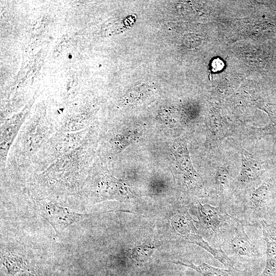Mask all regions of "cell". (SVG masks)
I'll list each match as a JSON object with an SVG mask.
<instances>
[{"label": "cell", "instance_id": "cell-10", "mask_svg": "<svg viewBox=\"0 0 276 276\" xmlns=\"http://www.w3.org/2000/svg\"><path fill=\"white\" fill-rule=\"evenodd\" d=\"M174 263L192 268L203 276H239L237 272L232 270L233 269L231 270L220 269L203 262L199 265L186 263L179 261Z\"/></svg>", "mask_w": 276, "mask_h": 276}, {"label": "cell", "instance_id": "cell-6", "mask_svg": "<svg viewBox=\"0 0 276 276\" xmlns=\"http://www.w3.org/2000/svg\"><path fill=\"white\" fill-rule=\"evenodd\" d=\"M269 191L268 185L264 182L251 193L246 211L243 213L246 220L254 221L261 217L264 213Z\"/></svg>", "mask_w": 276, "mask_h": 276}, {"label": "cell", "instance_id": "cell-11", "mask_svg": "<svg viewBox=\"0 0 276 276\" xmlns=\"http://www.w3.org/2000/svg\"><path fill=\"white\" fill-rule=\"evenodd\" d=\"M155 249V244L149 242L132 248L129 250V254L133 259L143 262L147 260Z\"/></svg>", "mask_w": 276, "mask_h": 276}, {"label": "cell", "instance_id": "cell-8", "mask_svg": "<svg viewBox=\"0 0 276 276\" xmlns=\"http://www.w3.org/2000/svg\"><path fill=\"white\" fill-rule=\"evenodd\" d=\"M177 161L186 177L188 184L198 186L200 179L192 167L188 151L186 147H180L176 152Z\"/></svg>", "mask_w": 276, "mask_h": 276}, {"label": "cell", "instance_id": "cell-13", "mask_svg": "<svg viewBox=\"0 0 276 276\" xmlns=\"http://www.w3.org/2000/svg\"><path fill=\"white\" fill-rule=\"evenodd\" d=\"M15 276H39V274L32 268H27L20 272Z\"/></svg>", "mask_w": 276, "mask_h": 276}, {"label": "cell", "instance_id": "cell-12", "mask_svg": "<svg viewBox=\"0 0 276 276\" xmlns=\"http://www.w3.org/2000/svg\"><path fill=\"white\" fill-rule=\"evenodd\" d=\"M228 173L225 170H219L216 177V183L219 190L224 189L228 182Z\"/></svg>", "mask_w": 276, "mask_h": 276}, {"label": "cell", "instance_id": "cell-1", "mask_svg": "<svg viewBox=\"0 0 276 276\" xmlns=\"http://www.w3.org/2000/svg\"><path fill=\"white\" fill-rule=\"evenodd\" d=\"M171 224L178 236L203 248L225 266L234 268L233 261L222 250L211 246L204 240L188 214L180 213L175 215L171 219Z\"/></svg>", "mask_w": 276, "mask_h": 276}, {"label": "cell", "instance_id": "cell-3", "mask_svg": "<svg viewBox=\"0 0 276 276\" xmlns=\"http://www.w3.org/2000/svg\"><path fill=\"white\" fill-rule=\"evenodd\" d=\"M36 210L39 215L50 224L57 235L70 225L90 216L89 214L76 212L52 202L37 204Z\"/></svg>", "mask_w": 276, "mask_h": 276}, {"label": "cell", "instance_id": "cell-5", "mask_svg": "<svg viewBox=\"0 0 276 276\" xmlns=\"http://www.w3.org/2000/svg\"><path fill=\"white\" fill-rule=\"evenodd\" d=\"M261 225L266 244V263L259 276H276V227L264 220Z\"/></svg>", "mask_w": 276, "mask_h": 276}, {"label": "cell", "instance_id": "cell-2", "mask_svg": "<svg viewBox=\"0 0 276 276\" xmlns=\"http://www.w3.org/2000/svg\"><path fill=\"white\" fill-rule=\"evenodd\" d=\"M223 237L222 250L227 254L237 257L253 259L258 252L246 234L243 222L234 217L227 228L222 233Z\"/></svg>", "mask_w": 276, "mask_h": 276}, {"label": "cell", "instance_id": "cell-9", "mask_svg": "<svg viewBox=\"0 0 276 276\" xmlns=\"http://www.w3.org/2000/svg\"><path fill=\"white\" fill-rule=\"evenodd\" d=\"M1 263L11 276H15L28 268L27 261L22 257L11 252L2 254Z\"/></svg>", "mask_w": 276, "mask_h": 276}, {"label": "cell", "instance_id": "cell-7", "mask_svg": "<svg viewBox=\"0 0 276 276\" xmlns=\"http://www.w3.org/2000/svg\"><path fill=\"white\" fill-rule=\"evenodd\" d=\"M242 169L240 181L248 183L257 179L263 173L261 164L247 151H241Z\"/></svg>", "mask_w": 276, "mask_h": 276}, {"label": "cell", "instance_id": "cell-4", "mask_svg": "<svg viewBox=\"0 0 276 276\" xmlns=\"http://www.w3.org/2000/svg\"><path fill=\"white\" fill-rule=\"evenodd\" d=\"M198 210L204 226L213 234H222L234 218L220 208L209 204L199 203Z\"/></svg>", "mask_w": 276, "mask_h": 276}]
</instances>
